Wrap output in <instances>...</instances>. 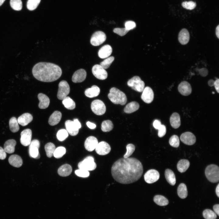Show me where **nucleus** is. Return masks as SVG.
Masks as SVG:
<instances>
[{"instance_id": "1", "label": "nucleus", "mask_w": 219, "mask_h": 219, "mask_svg": "<svg viewBox=\"0 0 219 219\" xmlns=\"http://www.w3.org/2000/svg\"><path fill=\"white\" fill-rule=\"evenodd\" d=\"M143 172L141 163L135 158L119 159L113 163L111 169L113 179L122 184L136 182L141 178Z\"/></svg>"}, {"instance_id": "2", "label": "nucleus", "mask_w": 219, "mask_h": 219, "mask_svg": "<svg viewBox=\"0 0 219 219\" xmlns=\"http://www.w3.org/2000/svg\"><path fill=\"white\" fill-rule=\"evenodd\" d=\"M34 77L42 82H50L58 79L62 71L58 65L52 63L40 62L36 64L32 69Z\"/></svg>"}, {"instance_id": "3", "label": "nucleus", "mask_w": 219, "mask_h": 219, "mask_svg": "<svg viewBox=\"0 0 219 219\" xmlns=\"http://www.w3.org/2000/svg\"><path fill=\"white\" fill-rule=\"evenodd\" d=\"M109 99L114 104L125 105L127 102V98L125 94L115 87L112 88L108 95Z\"/></svg>"}, {"instance_id": "4", "label": "nucleus", "mask_w": 219, "mask_h": 219, "mask_svg": "<svg viewBox=\"0 0 219 219\" xmlns=\"http://www.w3.org/2000/svg\"><path fill=\"white\" fill-rule=\"evenodd\" d=\"M206 176L211 182L216 183L219 180V167L215 165L211 164L208 165L205 171Z\"/></svg>"}, {"instance_id": "5", "label": "nucleus", "mask_w": 219, "mask_h": 219, "mask_svg": "<svg viewBox=\"0 0 219 219\" xmlns=\"http://www.w3.org/2000/svg\"><path fill=\"white\" fill-rule=\"evenodd\" d=\"M127 84L133 89L139 92H142L144 88V83L138 76L132 78L128 81Z\"/></svg>"}, {"instance_id": "6", "label": "nucleus", "mask_w": 219, "mask_h": 219, "mask_svg": "<svg viewBox=\"0 0 219 219\" xmlns=\"http://www.w3.org/2000/svg\"><path fill=\"white\" fill-rule=\"evenodd\" d=\"M79 169L87 171H92L96 169V165L94 162V158L92 156L86 157L83 160L80 162L78 164Z\"/></svg>"}, {"instance_id": "7", "label": "nucleus", "mask_w": 219, "mask_h": 219, "mask_svg": "<svg viewBox=\"0 0 219 219\" xmlns=\"http://www.w3.org/2000/svg\"><path fill=\"white\" fill-rule=\"evenodd\" d=\"M91 109L92 112L98 115L103 114L106 111V106L103 102L99 99H96L91 104Z\"/></svg>"}, {"instance_id": "8", "label": "nucleus", "mask_w": 219, "mask_h": 219, "mask_svg": "<svg viewBox=\"0 0 219 219\" xmlns=\"http://www.w3.org/2000/svg\"><path fill=\"white\" fill-rule=\"evenodd\" d=\"M106 38V35L103 32L97 31L92 35L90 39V43L93 46H98L105 41Z\"/></svg>"}, {"instance_id": "9", "label": "nucleus", "mask_w": 219, "mask_h": 219, "mask_svg": "<svg viewBox=\"0 0 219 219\" xmlns=\"http://www.w3.org/2000/svg\"><path fill=\"white\" fill-rule=\"evenodd\" d=\"M58 87L57 98L59 100H63L69 94L70 91V86L67 81L62 80L59 83Z\"/></svg>"}, {"instance_id": "10", "label": "nucleus", "mask_w": 219, "mask_h": 219, "mask_svg": "<svg viewBox=\"0 0 219 219\" xmlns=\"http://www.w3.org/2000/svg\"><path fill=\"white\" fill-rule=\"evenodd\" d=\"M40 143L38 140L35 139L31 141L29 147V154L33 158L38 159L40 155L39 151Z\"/></svg>"}, {"instance_id": "11", "label": "nucleus", "mask_w": 219, "mask_h": 219, "mask_svg": "<svg viewBox=\"0 0 219 219\" xmlns=\"http://www.w3.org/2000/svg\"><path fill=\"white\" fill-rule=\"evenodd\" d=\"M92 72L96 78L100 80L105 79L108 76L107 71L99 64L93 66L92 68Z\"/></svg>"}, {"instance_id": "12", "label": "nucleus", "mask_w": 219, "mask_h": 219, "mask_svg": "<svg viewBox=\"0 0 219 219\" xmlns=\"http://www.w3.org/2000/svg\"><path fill=\"white\" fill-rule=\"evenodd\" d=\"M160 177L159 173L156 170L151 169L148 170L144 174V179L147 183L151 184L157 181Z\"/></svg>"}, {"instance_id": "13", "label": "nucleus", "mask_w": 219, "mask_h": 219, "mask_svg": "<svg viewBox=\"0 0 219 219\" xmlns=\"http://www.w3.org/2000/svg\"><path fill=\"white\" fill-rule=\"evenodd\" d=\"M20 141L22 145L25 146L29 145L32 136L31 130L29 129L24 130L21 133Z\"/></svg>"}, {"instance_id": "14", "label": "nucleus", "mask_w": 219, "mask_h": 219, "mask_svg": "<svg viewBox=\"0 0 219 219\" xmlns=\"http://www.w3.org/2000/svg\"><path fill=\"white\" fill-rule=\"evenodd\" d=\"M95 149L97 154L100 155H104L109 153L111 150V147L108 143L102 141L98 143Z\"/></svg>"}, {"instance_id": "15", "label": "nucleus", "mask_w": 219, "mask_h": 219, "mask_svg": "<svg viewBox=\"0 0 219 219\" xmlns=\"http://www.w3.org/2000/svg\"><path fill=\"white\" fill-rule=\"evenodd\" d=\"M181 141L184 144L191 145L196 142V137L193 134L186 132L182 134L180 136Z\"/></svg>"}, {"instance_id": "16", "label": "nucleus", "mask_w": 219, "mask_h": 219, "mask_svg": "<svg viewBox=\"0 0 219 219\" xmlns=\"http://www.w3.org/2000/svg\"><path fill=\"white\" fill-rule=\"evenodd\" d=\"M142 92L141 96L142 99L146 103H151L153 101L154 97L152 89L150 87L147 86L144 88Z\"/></svg>"}, {"instance_id": "17", "label": "nucleus", "mask_w": 219, "mask_h": 219, "mask_svg": "<svg viewBox=\"0 0 219 219\" xmlns=\"http://www.w3.org/2000/svg\"><path fill=\"white\" fill-rule=\"evenodd\" d=\"M178 89L179 92L184 96L189 95L192 91L190 84L186 81H183L180 83L178 85Z\"/></svg>"}, {"instance_id": "18", "label": "nucleus", "mask_w": 219, "mask_h": 219, "mask_svg": "<svg viewBox=\"0 0 219 219\" xmlns=\"http://www.w3.org/2000/svg\"><path fill=\"white\" fill-rule=\"evenodd\" d=\"M98 143L97 139L95 137L90 136L85 140L84 146L85 149L88 151H93Z\"/></svg>"}, {"instance_id": "19", "label": "nucleus", "mask_w": 219, "mask_h": 219, "mask_svg": "<svg viewBox=\"0 0 219 219\" xmlns=\"http://www.w3.org/2000/svg\"><path fill=\"white\" fill-rule=\"evenodd\" d=\"M87 73L86 71L83 69H80L75 71L74 73L72 80L74 83L81 82L85 79Z\"/></svg>"}, {"instance_id": "20", "label": "nucleus", "mask_w": 219, "mask_h": 219, "mask_svg": "<svg viewBox=\"0 0 219 219\" xmlns=\"http://www.w3.org/2000/svg\"><path fill=\"white\" fill-rule=\"evenodd\" d=\"M65 126L67 131L71 135L75 136L78 133L79 129L73 121L69 120H67L65 122Z\"/></svg>"}, {"instance_id": "21", "label": "nucleus", "mask_w": 219, "mask_h": 219, "mask_svg": "<svg viewBox=\"0 0 219 219\" xmlns=\"http://www.w3.org/2000/svg\"><path fill=\"white\" fill-rule=\"evenodd\" d=\"M112 52V49L111 46L107 44L103 46L100 49L98 52V55L101 58H106L108 57Z\"/></svg>"}, {"instance_id": "22", "label": "nucleus", "mask_w": 219, "mask_h": 219, "mask_svg": "<svg viewBox=\"0 0 219 219\" xmlns=\"http://www.w3.org/2000/svg\"><path fill=\"white\" fill-rule=\"evenodd\" d=\"M189 34L188 30L186 29H183L179 32L178 35V40L182 45L187 44L189 40Z\"/></svg>"}, {"instance_id": "23", "label": "nucleus", "mask_w": 219, "mask_h": 219, "mask_svg": "<svg viewBox=\"0 0 219 219\" xmlns=\"http://www.w3.org/2000/svg\"><path fill=\"white\" fill-rule=\"evenodd\" d=\"M33 119V117L30 114L25 113L19 116L17 120L19 124L23 126H25L31 122Z\"/></svg>"}, {"instance_id": "24", "label": "nucleus", "mask_w": 219, "mask_h": 219, "mask_svg": "<svg viewBox=\"0 0 219 219\" xmlns=\"http://www.w3.org/2000/svg\"><path fill=\"white\" fill-rule=\"evenodd\" d=\"M38 98L39 100L38 106L41 109H45L47 108L50 103L49 97L45 94L40 93L38 94Z\"/></svg>"}, {"instance_id": "25", "label": "nucleus", "mask_w": 219, "mask_h": 219, "mask_svg": "<svg viewBox=\"0 0 219 219\" xmlns=\"http://www.w3.org/2000/svg\"><path fill=\"white\" fill-rule=\"evenodd\" d=\"M8 161L11 165L15 167H19L23 164L22 158L19 156L16 155L10 156L9 158Z\"/></svg>"}, {"instance_id": "26", "label": "nucleus", "mask_w": 219, "mask_h": 219, "mask_svg": "<svg viewBox=\"0 0 219 219\" xmlns=\"http://www.w3.org/2000/svg\"><path fill=\"white\" fill-rule=\"evenodd\" d=\"M71 166L68 164H65L60 166L58 169L57 172L60 176L65 177L69 176L71 173Z\"/></svg>"}, {"instance_id": "27", "label": "nucleus", "mask_w": 219, "mask_h": 219, "mask_svg": "<svg viewBox=\"0 0 219 219\" xmlns=\"http://www.w3.org/2000/svg\"><path fill=\"white\" fill-rule=\"evenodd\" d=\"M62 115L61 112L58 111H56L50 116L48 123L51 126H54L57 124L60 121Z\"/></svg>"}, {"instance_id": "28", "label": "nucleus", "mask_w": 219, "mask_h": 219, "mask_svg": "<svg viewBox=\"0 0 219 219\" xmlns=\"http://www.w3.org/2000/svg\"><path fill=\"white\" fill-rule=\"evenodd\" d=\"M100 92L99 88L96 85L86 89L85 92V95L89 98H93L98 96Z\"/></svg>"}, {"instance_id": "29", "label": "nucleus", "mask_w": 219, "mask_h": 219, "mask_svg": "<svg viewBox=\"0 0 219 219\" xmlns=\"http://www.w3.org/2000/svg\"><path fill=\"white\" fill-rule=\"evenodd\" d=\"M170 123L171 126L175 129L178 128L181 124L180 118L177 113H173L170 118Z\"/></svg>"}, {"instance_id": "30", "label": "nucleus", "mask_w": 219, "mask_h": 219, "mask_svg": "<svg viewBox=\"0 0 219 219\" xmlns=\"http://www.w3.org/2000/svg\"><path fill=\"white\" fill-rule=\"evenodd\" d=\"M16 143V141L13 139L6 141L4 145V149L5 152L9 154L13 153L15 151Z\"/></svg>"}, {"instance_id": "31", "label": "nucleus", "mask_w": 219, "mask_h": 219, "mask_svg": "<svg viewBox=\"0 0 219 219\" xmlns=\"http://www.w3.org/2000/svg\"><path fill=\"white\" fill-rule=\"evenodd\" d=\"M139 108V103L136 102H131L127 104L124 109V111L127 113H130L137 110Z\"/></svg>"}, {"instance_id": "32", "label": "nucleus", "mask_w": 219, "mask_h": 219, "mask_svg": "<svg viewBox=\"0 0 219 219\" xmlns=\"http://www.w3.org/2000/svg\"><path fill=\"white\" fill-rule=\"evenodd\" d=\"M165 176L168 182L174 186L176 183V177L174 172L171 169H167L165 171Z\"/></svg>"}, {"instance_id": "33", "label": "nucleus", "mask_w": 219, "mask_h": 219, "mask_svg": "<svg viewBox=\"0 0 219 219\" xmlns=\"http://www.w3.org/2000/svg\"><path fill=\"white\" fill-rule=\"evenodd\" d=\"M190 163L186 159H182L179 160L177 163V167L178 171L181 173L185 172L188 169Z\"/></svg>"}, {"instance_id": "34", "label": "nucleus", "mask_w": 219, "mask_h": 219, "mask_svg": "<svg viewBox=\"0 0 219 219\" xmlns=\"http://www.w3.org/2000/svg\"><path fill=\"white\" fill-rule=\"evenodd\" d=\"M177 194L179 197L181 199L186 198L188 195V191L186 185L183 183L180 184L177 188Z\"/></svg>"}, {"instance_id": "35", "label": "nucleus", "mask_w": 219, "mask_h": 219, "mask_svg": "<svg viewBox=\"0 0 219 219\" xmlns=\"http://www.w3.org/2000/svg\"><path fill=\"white\" fill-rule=\"evenodd\" d=\"M154 202L160 206H165L169 203L168 200L164 196L161 195H155L154 197Z\"/></svg>"}, {"instance_id": "36", "label": "nucleus", "mask_w": 219, "mask_h": 219, "mask_svg": "<svg viewBox=\"0 0 219 219\" xmlns=\"http://www.w3.org/2000/svg\"><path fill=\"white\" fill-rule=\"evenodd\" d=\"M62 102L65 107L68 109L72 110L75 107V102L69 96L66 97Z\"/></svg>"}, {"instance_id": "37", "label": "nucleus", "mask_w": 219, "mask_h": 219, "mask_svg": "<svg viewBox=\"0 0 219 219\" xmlns=\"http://www.w3.org/2000/svg\"><path fill=\"white\" fill-rule=\"evenodd\" d=\"M16 118L15 117H12L9 121V128L12 132L15 133L19 131V127Z\"/></svg>"}, {"instance_id": "38", "label": "nucleus", "mask_w": 219, "mask_h": 219, "mask_svg": "<svg viewBox=\"0 0 219 219\" xmlns=\"http://www.w3.org/2000/svg\"><path fill=\"white\" fill-rule=\"evenodd\" d=\"M44 148L47 157L51 158L53 156L54 152L56 148L53 143L51 142L47 143L45 145Z\"/></svg>"}, {"instance_id": "39", "label": "nucleus", "mask_w": 219, "mask_h": 219, "mask_svg": "<svg viewBox=\"0 0 219 219\" xmlns=\"http://www.w3.org/2000/svg\"><path fill=\"white\" fill-rule=\"evenodd\" d=\"M113 127L112 122L109 120L103 121L101 124L102 130L105 132H109L112 130Z\"/></svg>"}, {"instance_id": "40", "label": "nucleus", "mask_w": 219, "mask_h": 219, "mask_svg": "<svg viewBox=\"0 0 219 219\" xmlns=\"http://www.w3.org/2000/svg\"><path fill=\"white\" fill-rule=\"evenodd\" d=\"M10 5L12 8L16 11H19L22 8V2L21 0H10Z\"/></svg>"}, {"instance_id": "41", "label": "nucleus", "mask_w": 219, "mask_h": 219, "mask_svg": "<svg viewBox=\"0 0 219 219\" xmlns=\"http://www.w3.org/2000/svg\"><path fill=\"white\" fill-rule=\"evenodd\" d=\"M66 148L63 147H59L56 148L53 155L54 157L59 158L62 157L66 153Z\"/></svg>"}, {"instance_id": "42", "label": "nucleus", "mask_w": 219, "mask_h": 219, "mask_svg": "<svg viewBox=\"0 0 219 219\" xmlns=\"http://www.w3.org/2000/svg\"><path fill=\"white\" fill-rule=\"evenodd\" d=\"M203 215L205 219H215L217 217L214 212L209 209H205L203 211Z\"/></svg>"}, {"instance_id": "43", "label": "nucleus", "mask_w": 219, "mask_h": 219, "mask_svg": "<svg viewBox=\"0 0 219 219\" xmlns=\"http://www.w3.org/2000/svg\"><path fill=\"white\" fill-rule=\"evenodd\" d=\"M41 0H28L27 2V7L30 10L32 11L36 9Z\"/></svg>"}, {"instance_id": "44", "label": "nucleus", "mask_w": 219, "mask_h": 219, "mask_svg": "<svg viewBox=\"0 0 219 219\" xmlns=\"http://www.w3.org/2000/svg\"><path fill=\"white\" fill-rule=\"evenodd\" d=\"M68 133L66 130L61 129L59 130L57 134V139L60 141L64 140L68 136Z\"/></svg>"}, {"instance_id": "45", "label": "nucleus", "mask_w": 219, "mask_h": 219, "mask_svg": "<svg viewBox=\"0 0 219 219\" xmlns=\"http://www.w3.org/2000/svg\"><path fill=\"white\" fill-rule=\"evenodd\" d=\"M114 59L113 56L106 58L100 63V65L105 69L108 68Z\"/></svg>"}, {"instance_id": "46", "label": "nucleus", "mask_w": 219, "mask_h": 219, "mask_svg": "<svg viewBox=\"0 0 219 219\" xmlns=\"http://www.w3.org/2000/svg\"><path fill=\"white\" fill-rule=\"evenodd\" d=\"M169 143L170 145L173 147H178L179 145V137L176 135L172 136L169 139Z\"/></svg>"}, {"instance_id": "47", "label": "nucleus", "mask_w": 219, "mask_h": 219, "mask_svg": "<svg viewBox=\"0 0 219 219\" xmlns=\"http://www.w3.org/2000/svg\"><path fill=\"white\" fill-rule=\"evenodd\" d=\"M135 146L132 144H129L126 146L127 151L123 155V158H127L129 157L134 152L135 150Z\"/></svg>"}, {"instance_id": "48", "label": "nucleus", "mask_w": 219, "mask_h": 219, "mask_svg": "<svg viewBox=\"0 0 219 219\" xmlns=\"http://www.w3.org/2000/svg\"><path fill=\"white\" fill-rule=\"evenodd\" d=\"M182 5L186 9L191 10L195 8L196 4L193 1H185L182 3Z\"/></svg>"}, {"instance_id": "49", "label": "nucleus", "mask_w": 219, "mask_h": 219, "mask_svg": "<svg viewBox=\"0 0 219 219\" xmlns=\"http://www.w3.org/2000/svg\"><path fill=\"white\" fill-rule=\"evenodd\" d=\"M75 173L77 176L83 178L88 177L89 175V173L88 171L82 169L76 170Z\"/></svg>"}, {"instance_id": "50", "label": "nucleus", "mask_w": 219, "mask_h": 219, "mask_svg": "<svg viewBox=\"0 0 219 219\" xmlns=\"http://www.w3.org/2000/svg\"><path fill=\"white\" fill-rule=\"evenodd\" d=\"M129 30L124 28H115L113 30V32L121 36H123L126 35Z\"/></svg>"}, {"instance_id": "51", "label": "nucleus", "mask_w": 219, "mask_h": 219, "mask_svg": "<svg viewBox=\"0 0 219 219\" xmlns=\"http://www.w3.org/2000/svg\"><path fill=\"white\" fill-rule=\"evenodd\" d=\"M125 28L128 30H130L135 28L136 26L135 23L132 21L126 22L125 23Z\"/></svg>"}, {"instance_id": "52", "label": "nucleus", "mask_w": 219, "mask_h": 219, "mask_svg": "<svg viewBox=\"0 0 219 219\" xmlns=\"http://www.w3.org/2000/svg\"><path fill=\"white\" fill-rule=\"evenodd\" d=\"M158 130V135L159 137H162L165 135L166 133V128L164 125L162 124Z\"/></svg>"}, {"instance_id": "53", "label": "nucleus", "mask_w": 219, "mask_h": 219, "mask_svg": "<svg viewBox=\"0 0 219 219\" xmlns=\"http://www.w3.org/2000/svg\"><path fill=\"white\" fill-rule=\"evenodd\" d=\"M6 152L4 148L0 146V159L3 160L5 158L6 156Z\"/></svg>"}, {"instance_id": "54", "label": "nucleus", "mask_w": 219, "mask_h": 219, "mask_svg": "<svg viewBox=\"0 0 219 219\" xmlns=\"http://www.w3.org/2000/svg\"><path fill=\"white\" fill-rule=\"evenodd\" d=\"M162 125L161 122L157 120H155L153 122V126L156 129L158 130Z\"/></svg>"}, {"instance_id": "55", "label": "nucleus", "mask_w": 219, "mask_h": 219, "mask_svg": "<svg viewBox=\"0 0 219 219\" xmlns=\"http://www.w3.org/2000/svg\"><path fill=\"white\" fill-rule=\"evenodd\" d=\"M199 73L201 76L205 77L207 75L208 71L206 68H203L200 70Z\"/></svg>"}, {"instance_id": "56", "label": "nucleus", "mask_w": 219, "mask_h": 219, "mask_svg": "<svg viewBox=\"0 0 219 219\" xmlns=\"http://www.w3.org/2000/svg\"><path fill=\"white\" fill-rule=\"evenodd\" d=\"M215 89L218 93H219V79H217L214 81V85Z\"/></svg>"}, {"instance_id": "57", "label": "nucleus", "mask_w": 219, "mask_h": 219, "mask_svg": "<svg viewBox=\"0 0 219 219\" xmlns=\"http://www.w3.org/2000/svg\"><path fill=\"white\" fill-rule=\"evenodd\" d=\"M86 125L88 127L91 129H95L96 127V125L95 124L90 122L89 121H88L86 123Z\"/></svg>"}, {"instance_id": "58", "label": "nucleus", "mask_w": 219, "mask_h": 219, "mask_svg": "<svg viewBox=\"0 0 219 219\" xmlns=\"http://www.w3.org/2000/svg\"><path fill=\"white\" fill-rule=\"evenodd\" d=\"M213 210L215 213L219 215V204H216L214 205L213 207Z\"/></svg>"}, {"instance_id": "59", "label": "nucleus", "mask_w": 219, "mask_h": 219, "mask_svg": "<svg viewBox=\"0 0 219 219\" xmlns=\"http://www.w3.org/2000/svg\"><path fill=\"white\" fill-rule=\"evenodd\" d=\"M73 122L76 125V126L79 129L81 128V124L78 119H74L73 120Z\"/></svg>"}, {"instance_id": "60", "label": "nucleus", "mask_w": 219, "mask_h": 219, "mask_svg": "<svg viewBox=\"0 0 219 219\" xmlns=\"http://www.w3.org/2000/svg\"><path fill=\"white\" fill-rule=\"evenodd\" d=\"M214 81L213 79H210L208 81V84L210 86H214Z\"/></svg>"}, {"instance_id": "61", "label": "nucleus", "mask_w": 219, "mask_h": 219, "mask_svg": "<svg viewBox=\"0 0 219 219\" xmlns=\"http://www.w3.org/2000/svg\"><path fill=\"white\" fill-rule=\"evenodd\" d=\"M216 34L217 37L219 39V25H218V26H217L216 29Z\"/></svg>"}, {"instance_id": "62", "label": "nucleus", "mask_w": 219, "mask_h": 219, "mask_svg": "<svg viewBox=\"0 0 219 219\" xmlns=\"http://www.w3.org/2000/svg\"><path fill=\"white\" fill-rule=\"evenodd\" d=\"M216 193L218 197H219V184H218V185L216 187Z\"/></svg>"}, {"instance_id": "63", "label": "nucleus", "mask_w": 219, "mask_h": 219, "mask_svg": "<svg viewBox=\"0 0 219 219\" xmlns=\"http://www.w3.org/2000/svg\"><path fill=\"white\" fill-rule=\"evenodd\" d=\"M5 0H0V6H1L5 2Z\"/></svg>"}, {"instance_id": "64", "label": "nucleus", "mask_w": 219, "mask_h": 219, "mask_svg": "<svg viewBox=\"0 0 219 219\" xmlns=\"http://www.w3.org/2000/svg\"><path fill=\"white\" fill-rule=\"evenodd\" d=\"M212 93H213V94H214V93H215V92H212Z\"/></svg>"}]
</instances>
